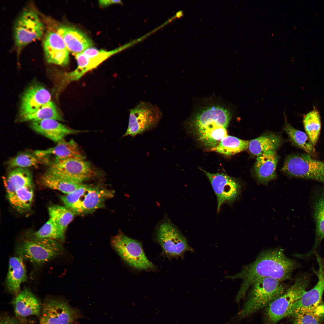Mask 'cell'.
<instances>
[{
  "instance_id": "cell-1",
  "label": "cell",
  "mask_w": 324,
  "mask_h": 324,
  "mask_svg": "<svg viewBox=\"0 0 324 324\" xmlns=\"http://www.w3.org/2000/svg\"><path fill=\"white\" fill-rule=\"evenodd\" d=\"M296 262L286 256L281 249L268 250L262 252L254 261L243 266L239 272L226 278L240 279L242 282L236 296L238 304L252 285L258 280L271 277L281 281L290 278L297 266Z\"/></svg>"
},
{
  "instance_id": "cell-2",
  "label": "cell",
  "mask_w": 324,
  "mask_h": 324,
  "mask_svg": "<svg viewBox=\"0 0 324 324\" xmlns=\"http://www.w3.org/2000/svg\"><path fill=\"white\" fill-rule=\"evenodd\" d=\"M250 288L247 299L236 316L239 319L266 307L287 290L282 281L271 277L261 279Z\"/></svg>"
},
{
  "instance_id": "cell-3",
  "label": "cell",
  "mask_w": 324,
  "mask_h": 324,
  "mask_svg": "<svg viewBox=\"0 0 324 324\" xmlns=\"http://www.w3.org/2000/svg\"><path fill=\"white\" fill-rule=\"evenodd\" d=\"M113 195V192L99 186L82 184L72 192L60 196L67 208L75 214L91 213L104 206L106 200Z\"/></svg>"
},
{
  "instance_id": "cell-4",
  "label": "cell",
  "mask_w": 324,
  "mask_h": 324,
  "mask_svg": "<svg viewBox=\"0 0 324 324\" xmlns=\"http://www.w3.org/2000/svg\"><path fill=\"white\" fill-rule=\"evenodd\" d=\"M309 282L310 278L306 275L297 277L291 286L265 308L263 324H276L286 317L293 304L306 291Z\"/></svg>"
},
{
  "instance_id": "cell-5",
  "label": "cell",
  "mask_w": 324,
  "mask_h": 324,
  "mask_svg": "<svg viewBox=\"0 0 324 324\" xmlns=\"http://www.w3.org/2000/svg\"><path fill=\"white\" fill-rule=\"evenodd\" d=\"M113 248L129 266L138 271H154L157 267L147 258L141 243L121 231L111 240Z\"/></svg>"
},
{
  "instance_id": "cell-6",
  "label": "cell",
  "mask_w": 324,
  "mask_h": 324,
  "mask_svg": "<svg viewBox=\"0 0 324 324\" xmlns=\"http://www.w3.org/2000/svg\"><path fill=\"white\" fill-rule=\"evenodd\" d=\"M63 250L57 241L32 236L22 241L16 248V252L22 259L40 265L57 257Z\"/></svg>"
},
{
  "instance_id": "cell-7",
  "label": "cell",
  "mask_w": 324,
  "mask_h": 324,
  "mask_svg": "<svg viewBox=\"0 0 324 324\" xmlns=\"http://www.w3.org/2000/svg\"><path fill=\"white\" fill-rule=\"evenodd\" d=\"M162 113L152 103L141 101L130 111L128 126L123 137H132L155 127L160 121Z\"/></svg>"
},
{
  "instance_id": "cell-8",
  "label": "cell",
  "mask_w": 324,
  "mask_h": 324,
  "mask_svg": "<svg viewBox=\"0 0 324 324\" xmlns=\"http://www.w3.org/2000/svg\"><path fill=\"white\" fill-rule=\"evenodd\" d=\"M231 116V112L226 108L211 105L196 112L191 120V125L198 138L219 128H227Z\"/></svg>"
},
{
  "instance_id": "cell-9",
  "label": "cell",
  "mask_w": 324,
  "mask_h": 324,
  "mask_svg": "<svg viewBox=\"0 0 324 324\" xmlns=\"http://www.w3.org/2000/svg\"><path fill=\"white\" fill-rule=\"evenodd\" d=\"M156 239L161 247L163 254L169 259L183 258L187 252L194 251L185 237L169 222H164L158 226Z\"/></svg>"
},
{
  "instance_id": "cell-10",
  "label": "cell",
  "mask_w": 324,
  "mask_h": 324,
  "mask_svg": "<svg viewBox=\"0 0 324 324\" xmlns=\"http://www.w3.org/2000/svg\"><path fill=\"white\" fill-rule=\"evenodd\" d=\"M131 46L128 43L111 50L107 51L94 47L88 48L75 55L77 67L74 70L63 74L62 80L66 85L77 81L88 72L94 69L113 55Z\"/></svg>"
},
{
  "instance_id": "cell-11",
  "label": "cell",
  "mask_w": 324,
  "mask_h": 324,
  "mask_svg": "<svg viewBox=\"0 0 324 324\" xmlns=\"http://www.w3.org/2000/svg\"><path fill=\"white\" fill-rule=\"evenodd\" d=\"M44 30V24L36 11L31 9L23 11L17 19L14 28L15 44L19 50L41 37Z\"/></svg>"
},
{
  "instance_id": "cell-12",
  "label": "cell",
  "mask_w": 324,
  "mask_h": 324,
  "mask_svg": "<svg viewBox=\"0 0 324 324\" xmlns=\"http://www.w3.org/2000/svg\"><path fill=\"white\" fill-rule=\"evenodd\" d=\"M282 171L291 176L324 182V162L314 159L309 154L288 157L284 162Z\"/></svg>"
},
{
  "instance_id": "cell-13",
  "label": "cell",
  "mask_w": 324,
  "mask_h": 324,
  "mask_svg": "<svg viewBox=\"0 0 324 324\" xmlns=\"http://www.w3.org/2000/svg\"><path fill=\"white\" fill-rule=\"evenodd\" d=\"M42 309L41 324H76L82 316L79 310L59 298L46 299Z\"/></svg>"
},
{
  "instance_id": "cell-14",
  "label": "cell",
  "mask_w": 324,
  "mask_h": 324,
  "mask_svg": "<svg viewBox=\"0 0 324 324\" xmlns=\"http://www.w3.org/2000/svg\"><path fill=\"white\" fill-rule=\"evenodd\" d=\"M207 176L216 195L217 212L225 203H231L239 196L241 187L235 179L223 173H212L200 169Z\"/></svg>"
},
{
  "instance_id": "cell-15",
  "label": "cell",
  "mask_w": 324,
  "mask_h": 324,
  "mask_svg": "<svg viewBox=\"0 0 324 324\" xmlns=\"http://www.w3.org/2000/svg\"><path fill=\"white\" fill-rule=\"evenodd\" d=\"M48 170L63 177L80 183L91 178L94 173L90 163L81 159L56 157Z\"/></svg>"
},
{
  "instance_id": "cell-16",
  "label": "cell",
  "mask_w": 324,
  "mask_h": 324,
  "mask_svg": "<svg viewBox=\"0 0 324 324\" xmlns=\"http://www.w3.org/2000/svg\"><path fill=\"white\" fill-rule=\"evenodd\" d=\"M319 265L318 270L314 272L318 278L316 284L309 291H306L302 297L296 302L288 311L286 317L292 316L301 310L316 308L322 302L324 292V262L320 256L315 253Z\"/></svg>"
},
{
  "instance_id": "cell-17",
  "label": "cell",
  "mask_w": 324,
  "mask_h": 324,
  "mask_svg": "<svg viewBox=\"0 0 324 324\" xmlns=\"http://www.w3.org/2000/svg\"><path fill=\"white\" fill-rule=\"evenodd\" d=\"M43 46L47 62L61 66L68 64L69 51L62 38L56 31L50 30L46 32Z\"/></svg>"
},
{
  "instance_id": "cell-18",
  "label": "cell",
  "mask_w": 324,
  "mask_h": 324,
  "mask_svg": "<svg viewBox=\"0 0 324 324\" xmlns=\"http://www.w3.org/2000/svg\"><path fill=\"white\" fill-rule=\"evenodd\" d=\"M51 99L50 92L43 86L38 84L30 86L22 96L19 117L34 113Z\"/></svg>"
},
{
  "instance_id": "cell-19",
  "label": "cell",
  "mask_w": 324,
  "mask_h": 324,
  "mask_svg": "<svg viewBox=\"0 0 324 324\" xmlns=\"http://www.w3.org/2000/svg\"><path fill=\"white\" fill-rule=\"evenodd\" d=\"M56 31L62 38L68 51L74 56L93 45L92 41L86 34L74 27L60 25Z\"/></svg>"
},
{
  "instance_id": "cell-20",
  "label": "cell",
  "mask_w": 324,
  "mask_h": 324,
  "mask_svg": "<svg viewBox=\"0 0 324 324\" xmlns=\"http://www.w3.org/2000/svg\"><path fill=\"white\" fill-rule=\"evenodd\" d=\"M30 125L35 131L57 143L64 140L68 135L82 131L70 128L53 119L32 122Z\"/></svg>"
},
{
  "instance_id": "cell-21",
  "label": "cell",
  "mask_w": 324,
  "mask_h": 324,
  "mask_svg": "<svg viewBox=\"0 0 324 324\" xmlns=\"http://www.w3.org/2000/svg\"><path fill=\"white\" fill-rule=\"evenodd\" d=\"M15 315L20 318L31 315L39 316L41 305L39 300L29 289L24 288L13 301Z\"/></svg>"
},
{
  "instance_id": "cell-22",
  "label": "cell",
  "mask_w": 324,
  "mask_h": 324,
  "mask_svg": "<svg viewBox=\"0 0 324 324\" xmlns=\"http://www.w3.org/2000/svg\"><path fill=\"white\" fill-rule=\"evenodd\" d=\"M278 162V157L275 150H270L257 156L254 171L259 182L266 184L276 178Z\"/></svg>"
},
{
  "instance_id": "cell-23",
  "label": "cell",
  "mask_w": 324,
  "mask_h": 324,
  "mask_svg": "<svg viewBox=\"0 0 324 324\" xmlns=\"http://www.w3.org/2000/svg\"><path fill=\"white\" fill-rule=\"evenodd\" d=\"M26 280V270L22 259L19 256L10 257L6 280L8 290L16 296L20 292L21 284Z\"/></svg>"
},
{
  "instance_id": "cell-24",
  "label": "cell",
  "mask_w": 324,
  "mask_h": 324,
  "mask_svg": "<svg viewBox=\"0 0 324 324\" xmlns=\"http://www.w3.org/2000/svg\"><path fill=\"white\" fill-rule=\"evenodd\" d=\"M33 153L40 157L53 154L56 157L63 159H84L78 146L73 140L68 141L64 140L54 147L45 150H35Z\"/></svg>"
},
{
  "instance_id": "cell-25",
  "label": "cell",
  "mask_w": 324,
  "mask_h": 324,
  "mask_svg": "<svg viewBox=\"0 0 324 324\" xmlns=\"http://www.w3.org/2000/svg\"><path fill=\"white\" fill-rule=\"evenodd\" d=\"M7 197L20 187L33 184L31 173L26 168H16L3 177Z\"/></svg>"
},
{
  "instance_id": "cell-26",
  "label": "cell",
  "mask_w": 324,
  "mask_h": 324,
  "mask_svg": "<svg viewBox=\"0 0 324 324\" xmlns=\"http://www.w3.org/2000/svg\"><path fill=\"white\" fill-rule=\"evenodd\" d=\"M41 181L45 186L66 194L74 191L82 184L63 177L49 170L42 176Z\"/></svg>"
},
{
  "instance_id": "cell-27",
  "label": "cell",
  "mask_w": 324,
  "mask_h": 324,
  "mask_svg": "<svg viewBox=\"0 0 324 324\" xmlns=\"http://www.w3.org/2000/svg\"><path fill=\"white\" fill-rule=\"evenodd\" d=\"M314 216L316 227L314 244L310 250L305 254H301V257H308L315 253L324 238V191L319 195L315 202Z\"/></svg>"
},
{
  "instance_id": "cell-28",
  "label": "cell",
  "mask_w": 324,
  "mask_h": 324,
  "mask_svg": "<svg viewBox=\"0 0 324 324\" xmlns=\"http://www.w3.org/2000/svg\"><path fill=\"white\" fill-rule=\"evenodd\" d=\"M280 136L272 134H263L250 141L248 149L253 155L257 156L270 150H275L280 146Z\"/></svg>"
},
{
  "instance_id": "cell-29",
  "label": "cell",
  "mask_w": 324,
  "mask_h": 324,
  "mask_svg": "<svg viewBox=\"0 0 324 324\" xmlns=\"http://www.w3.org/2000/svg\"><path fill=\"white\" fill-rule=\"evenodd\" d=\"M33 184L17 189L7 198L13 207L18 211L24 212L31 207L34 196Z\"/></svg>"
},
{
  "instance_id": "cell-30",
  "label": "cell",
  "mask_w": 324,
  "mask_h": 324,
  "mask_svg": "<svg viewBox=\"0 0 324 324\" xmlns=\"http://www.w3.org/2000/svg\"><path fill=\"white\" fill-rule=\"evenodd\" d=\"M250 141L227 135L218 145L211 148V150L226 155L231 156L248 148Z\"/></svg>"
},
{
  "instance_id": "cell-31",
  "label": "cell",
  "mask_w": 324,
  "mask_h": 324,
  "mask_svg": "<svg viewBox=\"0 0 324 324\" xmlns=\"http://www.w3.org/2000/svg\"><path fill=\"white\" fill-rule=\"evenodd\" d=\"M47 119L63 121V118L54 103L50 101L43 105L33 113L19 117L20 122H36Z\"/></svg>"
},
{
  "instance_id": "cell-32",
  "label": "cell",
  "mask_w": 324,
  "mask_h": 324,
  "mask_svg": "<svg viewBox=\"0 0 324 324\" xmlns=\"http://www.w3.org/2000/svg\"><path fill=\"white\" fill-rule=\"evenodd\" d=\"M285 113L284 112L285 122L284 128L291 141L296 146L305 151L309 155H314L315 150L314 146L311 142L307 135L303 132L295 128L289 123L286 120Z\"/></svg>"
},
{
  "instance_id": "cell-33",
  "label": "cell",
  "mask_w": 324,
  "mask_h": 324,
  "mask_svg": "<svg viewBox=\"0 0 324 324\" xmlns=\"http://www.w3.org/2000/svg\"><path fill=\"white\" fill-rule=\"evenodd\" d=\"M50 218L57 226L61 233L65 236L67 228L73 219L75 214L66 207L54 205L49 207Z\"/></svg>"
},
{
  "instance_id": "cell-34",
  "label": "cell",
  "mask_w": 324,
  "mask_h": 324,
  "mask_svg": "<svg viewBox=\"0 0 324 324\" xmlns=\"http://www.w3.org/2000/svg\"><path fill=\"white\" fill-rule=\"evenodd\" d=\"M292 316L295 318L293 324H320L324 319V304L318 307L300 310Z\"/></svg>"
},
{
  "instance_id": "cell-35",
  "label": "cell",
  "mask_w": 324,
  "mask_h": 324,
  "mask_svg": "<svg viewBox=\"0 0 324 324\" xmlns=\"http://www.w3.org/2000/svg\"><path fill=\"white\" fill-rule=\"evenodd\" d=\"M303 123L306 134L314 146L319 138L321 128V122L318 111L314 109L305 114Z\"/></svg>"
},
{
  "instance_id": "cell-36",
  "label": "cell",
  "mask_w": 324,
  "mask_h": 324,
  "mask_svg": "<svg viewBox=\"0 0 324 324\" xmlns=\"http://www.w3.org/2000/svg\"><path fill=\"white\" fill-rule=\"evenodd\" d=\"M45 157H40L33 154L24 153L19 154L10 159L6 164L10 168H26L37 166L46 161Z\"/></svg>"
},
{
  "instance_id": "cell-37",
  "label": "cell",
  "mask_w": 324,
  "mask_h": 324,
  "mask_svg": "<svg viewBox=\"0 0 324 324\" xmlns=\"http://www.w3.org/2000/svg\"><path fill=\"white\" fill-rule=\"evenodd\" d=\"M33 237L59 242L63 241L65 236L61 232L55 223L49 218L48 220L33 234Z\"/></svg>"
},
{
  "instance_id": "cell-38",
  "label": "cell",
  "mask_w": 324,
  "mask_h": 324,
  "mask_svg": "<svg viewBox=\"0 0 324 324\" xmlns=\"http://www.w3.org/2000/svg\"><path fill=\"white\" fill-rule=\"evenodd\" d=\"M0 324H19L17 320L9 315H4L1 317Z\"/></svg>"
},
{
  "instance_id": "cell-39",
  "label": "cell",
  "mask_w": 324,
  "mask_h": 324,
  "mask_svg": "<svg viewBox=\"0 0 324 324\" xmlns=\"http://www.w3.org/2000/svg\"><path fill=\"white\" fill-rule=\"evenodd\" d=\"M122 3L121 0H105L99 1V4L100 7H104L114 4H121Z\"/></svg>"
},
{
  "instance_id": "cell-40",
  "label": "cell",
  "mask_w": 324,
  "mask_h": 324,
  "mask_svg": "<svg viewBox=\"0 0 324 324\" xmlns=\"http://www.w3.org/2000/svg\"></svg>"
}]
</instances>
